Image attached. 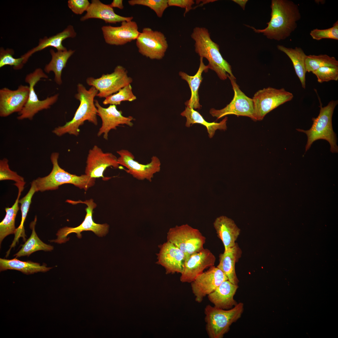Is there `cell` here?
I'll list each match as a JSON object with an SVG mask.
<instances>
[{
  "label": "cell",
  "instance_id": "1",
  "mask_svg": "<svg viewBox=\"0 0 338 338\" xmlns=\"http://www.w3.org/2000/svg\"><path fill=\"white\" fill-rule=\"evenodd\" d=\"M271 18L264 29H257L245 25L256 33H262L267 38L277 41L284 40L290 35L297 27L301 18L297 4L289 0H272Z\"/></svg>",
  "mask_w": 338,
  "mask_h": 338
},
{
  "label": "cell",
  "instance_id": "2",
  "mask_svg": "<svg viewBox=\"0 0 338 338\" xmlns=\"http://www.w3.org/2000/svg\"><path fill=\"white\" fill-rule=\"evenodd\" d=\"M77 91L75 97L79 101V105L70 121L52 131V133L58 136L66 134L77 136L80 132V126L86 120L95 125H98L97 110L94 104V98L98 93V90L93 86L87 90L82 84L79 83L77 85Z\"/></svg>",
  "mask_w": 338,
  "mask_h": 338
},
{
  "label": "cell",
  "instance_id": "3",
  "mask_svg": "<svg viewBox=\"0 0 338 338\" xmlns=\"http://www.w3.org/2000/svg\"><path fill=\"white\" fill-rule=\"evenodd\" d=\"M194 42L195 52L208 62L209 69L214 71L221 80L227 79V75L234 76L231 66L222 56L219 45L211 38L208 29L204 27H196L191 35Z\"/></svg>",
  "mask_w": 338,
  "mask_h": 338
},
{
  "label": "cell",
  "instance_id": "4",
  "mask_svg": "<svg viewBox=\"0 0 338 338\" xmlns=\"http://www.w3.org/2000/svg\"><path fill=\"white\" fill-rule=\"evenodd\" d=\"M59 153L54 152L50 156V160L53 168L47 176L38 177L33 180L37 192L54 190L64 184H71L86 191L94 185L95 178L84 174L77 176L71 174L61 168L59 166L58 160Z\"/></svg>",
  "mask_w": 338,
  "mask_h": 338
},
{
  "label": "cell",
  "instance_id": "5",
  "mask_svg": "<svg viewBox=\"0 0 338 338\" xmlns=\"http://www.w3.org/2000/svg\"><path fill=\"white\" fill-rule=\"evenodd\" d=\"M337 100H331L325 106L320 105L319 115L316 118H313V124L308 130L297 129V130L305 133L307 141L305 146V151L310 147L313 143L319 139L327 141L330 146V150L332 153H337V138L333 131L332 126V116L334 109L338 104Z\"/></svg>",
  "mask_w": 338,
  "mask_h": 338
},
{
  "label": "cell",
  "instance_id": "6",
  "mask_svg": "<svg viewBox=\"0 0 338 338\" xmlns=\"http://www.w3.org/2000/svg\"><path fill=\"white\" fill-rule=\"evenodd\" d=\"M244 304L239 302L232 308L224 310L208 305L205 307L206 330L210 338H222L232 324L241 316Z\"/></svg>",
  "mask_w": 338,
  "mask_h": 338
},
{
  "label": "cell",
  "instance_id": "7",
  "mask_svg": "<svg viewBox=\"0 0 338 338\" xmlns=\"http://www.w3.org/2000/svg\"><path fill=\"white\" fill-rule=\"evenodd\" d=\"M48 76L40 68L36 69L33 71L27 74L25 82L28 84L29 93L27 102L22 111L18 113L17 119L19 120L24 119L32 120L39 112L47 110L57 101L59 95L48 97L40 100L35 92L34 87L42 78L47 79Z\"/></svg>",
  "mask_w": 338,
  "mask_h": 338
},
{
  "label": "cell",
  "instance_id": "8",
  "mask_svg": "<svg viewBox=\"0 0 338 338\" xmlns=\"http://www.w3.org/2000/svg\"><path fill=\"white\" fill-rule=\"evenodd\" d=\"M206 239L198 229L188 224L171 228L167 233V241L181 250L185 254L186 258L203 249Z\"/></svg>",
  "mask_w": 338,
  "mask_h": 338
},
{
  "label": "cell",
  "instance_id": "9",
  "mask_svg": "<svg viewBox=\"0 0 338 338\" xmlns=\"http://www.w3.org/2000/svg\"><path fill=\"white\" fill-rule=\"evenodd\" d=\"M293 94L284 88L268 87L260 90L253 98L254 113L256 121L262 120L270 111L279 105L292 100Z\"/></svg>",
  "mask_w": 338,
  "mask_h": 338
},
{
  "label": "cell",
  "instance_id": "10",
  "mask_svg": "<svg viewBox=\"0 0 338 338\" xmlns=\"http://www.w3.org/2000/svg\"><path fill=\"white\" fill-rule=\"evenodd\" d=\"M66 202L73 205L79 203L86 205L87 207L85 209L86 213L85 218L83 222L77 227H65L60 229L56 234L57 238L52 241L59 243H64L67 241V237L68 235L72 233H76L77 237L80 238L82 237L81 233L84 231H92L99 237L105 236L107 233L109 229L108 224L106 223H97L93 220V210L96 207L97 205L94 202L93 199H91L84 201L80 200L75 201L67 200Z\"/></svg>",
  "mask_w": 338,
  "mask_h": 338
},
{
  "label": "cell",
  "instance_id": "11",
  "mask_svg": "<svg viewBox=\"0 0 338 338\" xmlns=\"http://www.w3.org/2000/svg\"><path fill=\"white\" fill-rule=\"evenodd\" d=\"M227 76L230 81L234 91L233 98L229 104L222 109H211L209 111L210 114L216 117L217 119L228 115H233L248 117L256 121L254 115L252 99L247 96L240 90L234 76L228 74Z\"/></svg>",
  "mask_w": 338,
  "mask_h": 338
},
{
  "label": "cell",
  "instance_id": "12",
  "mask_svg": "<svg viewBox=\"0 0 338 338\" xmlns=\"http://www.w3.org/2000/svg\"><path fill=\"white\" fill-rule=\"evenodd\" d=\"M128 75L125 69L118 65L111 74H103L98 78L89 77L86 80L88 85L94 87L98 91L96 96L106 98L112 95L132 82Z\"/></svg>",
  "mask_w": 338,
  "mask_h": 338
},
{
  "label": "cell",
  "instance_id": "13",
  "mask_svg": "<svg viewBox=\"0 0 338 338\" xmlns=\"http://www.w3.org/2000/svg\"><path fill=\"white\" fill-rule=\"evenodd\" d=\"M136 40L139 53L151 59H162L168 47L163 33L148 27L143 29Z\"/></svg>",
  "mask_w": 338,
  "mask_h": 338
},
{
  "label": "cell",
  "instance_id": "14",
  "mask_svg": "<svg viewBox=\"0 0 338 338\" xmlns=\"http://www.w3.org/2000/svg\"><path fill=\"white\" fill-rule=\"evenodd\" d=\"M117 153L120 156L117 160L119 164L125 167L126 172L139 180L151 182L154 175L160 171V161L156 156H152L150 163L143 164L135 160L133 155L127 150L121 149Z\"/></svg>",
  "mask_w": 338,
  "mask_h": 338
},
{
  "label": "cell",
  "instance_id": "15",
  "mask_svg": "<svg viewBox=\"0 0 338 338\" xmlns=\"http://www.w3.org/2000/svg\"><path fill=\"white\" fill-rule=\"evenodd\" d=\"M228 280L224 273L214 266L198 275L191 283L196 301L201 303L204 297L213 292L224 281Z\"/></svg>",
  "mask_w": 338,
  "mask_h": 338
},
{
  "label": "cell",
  "instance_id": "16",
  "mask_svg": "<svg viewBox=\"0 0 338 338\" xmlns=\"http://www.w3.org/2000/svg\"><path fill=\"white\" fill-rule=\"evenodd\" d=\"M118 158L110 152H104L97 145L89 150L86 160L85 174L94 178L102 177L103 180L109 179L105 177L103 173L108 167L120 168Z\"/></svg>",
  "mask_w": 338,
  "mask_h": 338
},
{
  "label": "cell",
  "instance_id": "17",
  "mask_svg": "<svg viewBox=\"0 0 338 338\" xmlns=\"http://www.w3.org/2000/svg\"><path fill=\"white\" fill-rule=\"evenodd\" d=\"M214 255L208 249L204 248L187 258L184 263L180 280L182 283H191L206 269L214 266Z\"/></svg>",
  "mask_w": 338,
  "mask_h": 338
},
{
  "label": "cell",
  "instance_id": "18",
  "mask_svg": "<svg viewBox=\"0 0 338 338\" xmlns=\"http://www.w3.org/2000/svg\"><path fill=\"white\" fill-rule=\"evenodd\" d=\"M29 87L20 85L16 90L4 87L0 90V116L7 117L21 112L28 98Z\"/></svg>",
  "mask_w": 338,
  "mask_h": 338
},
{
  "label": "cell",
  "instance_id": "19",
  "mask_svg": "<svg viewBox=\"0 0 338 338\" xmlns=\"http://www.w3.org/2000/svg\"><path fill=\"white\" fill-rule=\"evenodd\" d=\"M95 102L97 115L100 117L102 122L97 134L98 136L103 134L104 138L107 140L110 131L112 129L116 130V127L120 125L133 126V124L132 121L134 120L133 117L123 116L122 112L118 110L115 105H110L108 107L105 108L101 106L97 100H95Z\"/></svg>",
  "mask_w": 338,
  "mask_h": 338
},
{
  "label": "cell",
  "instance_id": "20",
  "mask_svg": "<svg viewBox=\"0 0 338 338\" xmlns=\"http://www.w3.org/2000/svg\"><path fill=\"white\" fill-rule=\"evenodd\" d=\"M101 30L105 42L111 45L126 44L136 40L140 33L137 23L133 20L123 21L119 26H104Z\"/></svg>",
  "mask_w": 338,
  "mask_h": 338
},
{
  "label": "cell",
  "instance_id": "21",
  "mask_svg": "<svg viewBox=\"0 0 338 338\" xmlns=\"http://www.w3.org/2000/svg\"><path fill=\"white\" fill-rule=\"evenodd\" d=\"M157 264L163 267L166 274L181 273L186 259L185 253L172 243L167 241L159 246Z\"/></svg>",
  "mask_w": 338,
  "mask_h": 338
},
{
  "label": "cell",
  "instance_id": "22",
  "mask_svg": "<svg viewBox=\"0 0 338 338\" xmlns=\"http://www.w3.org/2000/svg\"><path fill=\"white\" fill-rule=\"evenodd\" d=\"M133 17H124L116 13L110 4H106L99 0H92L84 15L80 18L83 21L90 18L103 20L106 23L116 24L117 23L132 20Z\"/></svg>",
  "mask_w": 338,
  "mask_h": 338
},
{
  "label": "cell",
  "instance_id": "23",
  "mask_svg": "<svg viewBox=\"0 0 338 338\" xmlns=\"http://www.w3.org/2000/svg\"><path fill=\"white\" fill-rule=\"evenodd\" d=\"M238 288V285L226 280L207 295L208 299L215 307L224 310L231 309L238 304L234 296Z\"/></svg>",
  "mask_w": 338,
  "mask_h": 338
},
{
  "label": "cell",
  "instance_id": "24",
  "mask_svg": "<svg viewBox=\"0 0 338 338\" xmlns=\"http://www.w3.org/2000/svg\"><path fill=\"white\" fill-rule=\"evenodd\" d=\"M213 225L218 236L223 242L225 250L235 245L240 230L232 219L221 216L216 218Z\"/></svg>",
  "mask_w": 338,
  "mask_h": 338
},
{
  "label": "cell",
  "instance_id": "25",
  "mask_svg": "<svg viewBox=\"0 0 338 338\" xmlns=\"http://www.w3.org/2000/svg\"><path fill=\"white\" fill-rule=\"evenodd\" d=\"M76 35L73 27L69 25L62 32L55 35L49 38L46 36L39 40L38 45L29 50L21 56L23 59V63L25 64L30 57L34 53L42 50L48 47H53L57 51H64L67 49L62 44L63 41L69 38H74Z\"/></svg>",
  "mask_w": 338,
  "mask_h": 338
},
{
  "label": "cell",
  "instance_id": "26",
  "mask_svg": "<svg viewBox=\"0 0 338 338\" xmlns=\"http://www.w3.org/2000/svg\"><path fill=\"white\" fill-rule=\"evenodd\" d=\"M241 250L237 243L219 255V263L217 266L227 276L228 280L235 284L239 282L237 277L235 265L241 256Z\"/></svg>",
  "mask_w": 338,
  "mask_h": 338
},
{
  "label": "cell",
  "instance_id": "27",
  "mask_svg": "<svg viewBox=\"0 0 338 338\" xmlns=\"http://www.w3.org/2000/svg\"><path fill=\"white\" fill-rule=\"evenodd\" d=\"M203 59V58L200 57L199 67L194 75L190 76L182 71H180L179 74L182 78L188 83L191 92L190 98L185 103V105L194 109L199 110L202 107L199 102L198 90L203 79L202 74L203 71L207 72L209 69L207 65L204 64Z\"/></svg>",
  "mask_w": 338,
  "mask_h": 338
},
{
  "label": "cell",
  "instance_id": "28",
  "mask_svg": "<svg viewBox=\"0 0 338 338\" xmlns=\"http://www.w3.org/2000/svg\"><path fill=\"white\" fill-rule=\"evenodd\" d=\"M181 115L186 118L185 125L190 127L194 124H199L202 125L207 128L208 135L210 138L214 136L215 131L218 130H225L227 129V117H225L220 122H209L207 121L202 115L193 108L187 106Z\"/></svg>",
  "mask_w": 338,
  "mask_h": 338
},
{
  "label": "cell",
  "instance_id": "29",
  "mask_svg": "<svg viewBox=\"0 0 338 338\" xmlns=\"http://www.w3.org/2000/svg\"><path fill=\"white\" fill-rule=\"evenodd\" d=\"M25 183H15L14 184L18 189L17 197L15 201L10 207H6V215L0 223V243L1 244L4 238L11 234H15L16 230L15 220L18 212L19 210V200L22 191L23 190Z\"/></svg>",
  "mask_w": 338,
  "mask_h": 338
},
{
  "label": "cell",
  "instance_id": "30",
  "mask_svg": "<svg viewBox=\"0 0 338 338\" xmlns=\"http://www.w3.org/2000/svg\"><path fill=\"white\" fill-rule=\"evenodd\" d=\"M49 52L51 59L49 62L45 65L44 71L48 74L53 72L54 74L55 82L60 85L62 83L61 75L63 69L66 67L68 60L75 51L70 49L55 52L53 49H51Z\"/></svg>",
  "mask_w": 338,
  "mask_h": 338
},
{
  "label": "cell",
  "instance_id": "31",
  "mask_svg": "<svg viewBox=\"0 0 338 338\" xmlns=\"http://www.w3.org/2000/svg\"><path fill=\"white\" fill-rule=\"evenodd\" d=\"M278 49L285 54L292 61L295 73L301 82L302 87L305 88V74L307 72L305 60L307 55L300 47L294 48L286 47L278 45Z\"/></svg>",
  "mask_w": 338,
  "mask_h": 338
},
{
  "label": "cell",
  "instance_id": "32",
  "mask_svg": "<svg viewBox=\"0 0 338 338\" xmlns=\"http://www.w3.org/2000/svg\"><path fill=\"white\" fill-rule=\"evenodd\" d=\"M52 269L46 265L31 261H23L14 258L12 259H0V271L7 269H13L20 271L27 274H33L38 272H46Z\"/></svg>",
  "mask_w": 338,
  "mask_h": 338
},
{
  "label": "cell",
  "instance_id": "33",
  "mask_svg": "<svg viewBox=\"0 0 338 338\" xmlns=\"http://www.w3.org/2000/svg\"><path fill=\"white\" fill-rule=\"evenodd\" d=\"M37 221V217L30 225L32 232L30 237L22 245L21 248L14 256L16 258L23 256H29L31 254L39 250L50 251L53 249V246L44 243L38 237L35 230V226Z\"/></svg>",
  "mask_w": 338,
  "mask_h": 338
},
{
  "label": "cell",
  "instance_id": "34",
  "mask_svg": "<svg viewBox=\"0 0 338 338\" xmlns=\"http://www.w3.org/2000/svg\"><path fill=\"white\" fill-rule=\"evenodd\" d=\"M37 192L35 183L33 180L31 183V187L28 192L25 196L19 200V203L21 204V220L20 225L16 229L14 240L8 251L9 252H10L12 248L15 246L16 243H18L20 238H22L24 241H25L26 240L24 224L31 203L32 197Z\"/></svg>",
  "mask_w": 338,
  "mask_h": 338
},
{
  "label": "cell",
  "instance_id": "35",
  "mask_svg": "<svg viewBox=\"0 0 338 338\" xmlns=\"http://www.w3.org/2000/svg\"><path fill=\"white\" fill-rule=\"evenodd\" d=\"M307 72H313L323 66L338 67V61L334 57L324 54L307 55L305 60Z\"/></svg>",
  "mask_w": 338,
  "mask_h": 338
},
{
  "label": "cell",
  "instance_id": "36",
  "mask_svg": "<svg viewBox=\"0 0 338 338\" xmlns=\"http://www.w3.org/2000/svg\"><path fill=\"white\" fill-rule=\"evenodd\" d=\"M116 94L110 95L105 98L103 103L104 105H120L122 101H132L136 99V96L132 91L130 84L120 90Z\"/></svg>",
  "mask_w": 338,
  "mask_h": 338
},
{
  "label": "cell",
  "instance_id": "37",
  "mask_svg": "<svg viewBox=\"0 0 338 338\" xmlns=\"http://www.w3.org/2000/svg\"><path fill=\"white\" fill-rule=\"evenodd\" d=\"M14 53L13 49L8 48L5 49L3 47L0 49V68L5 65L13 66V68L16 70L21 69L24 64L23 59L21 57L16 58L13 55Z\"/></svg>",
  "mask_w": 338,
  "mask_h": 338
},
{
  "label": "cell",
  "instance_id": "38",
  "mask_svg": "<svg viewBox=\"0 0 338 338\" xmlns=\"http://www.w3.org/2000/svg\"><path fill=\"white\" fill-rule=\"evenodd\" d=\"M128 3L131 6L141 5L147 7L160 18L162 17L164 11L169 7L168 0H130Z\"/></svg>",
  "mask_w": 338,
  "mask_h": 338
},
{
  "label": "cell",
  "instance_id": "39",
  "mask_svg": "<svg viewBox=\"0 0 338 338\" xmlns=\"http://www.w3.org/2000/svg\"><path fill=\"white\" fill-rule=\"evenodd\" d=\"M8 162L6 158L0 160V180H11L16 183H25L23 177L10 169Z\"/></svg>",
  "mask_w": 338,
  "mask_h": 338
},
{
  "label": "cell",
  "instance_id": "40",
  "mask_svg": "<svg viewBox=\"0 0 338 338\" xmlns=\"http://www.w3.org/2000/svg\"><path fill=\"white\" fill-rule=\"evenodd\" d=\"M312 73L316 75L320 83L338 80V67L323 66Z\"/></svg>",
  "mask_w": 338,
  "mask_h": 338
},
{
  "label": "cell",
  "instance_id": "41",
  "mask_svg": "<svg viewBox=\"0 0 338 338\" xmlns=\"http://www.w3.org/2000/svg\"><path fill=\"white\" fill-rule=\"evenodd\" d=\"M310 35L314 39L319 40L323 39L338 40V21L331 28L326 29L315 28L312 30Z\"/></svg>",
  "mask_w": 338,
  "mask_h": 338
},
{
  "label": "cell",
  "instance_id": "42",
  "mask_svg": "<svg viewBox=\"0 0 338 338\" xmlns=\"http://www.w3.org/2000/svg\"><path fill=\"white\" fill-rule=\"evenodd\" d=\"M90 4L88 0H69L68 1V7L76 14L80 15L86 11Z\"/></svg>",
  "mask_w": 338,
  "mask_h": 338
},
{
  "label": "cell",
  "instance_id": "43",
  "mask_svg": "<svg viewBox=\"0 0 338 338\" xmlns=\"http://www.w3.org/2000/svg\"><path fill=\"white\" fill-rule=\"evenodd\" d=\"M169 6H176L185 9L184 16L190 10L193 9L192 5L195 2L193 0H168Z\"/></svg>",
  "mask_w": 338,
  "mask_h": 338
},
{
  "label": "cell",
  "instance_id": "44",
  "mask_svg": "<svg viewBox=\"0 0 338 338\" xmlns=\"http://www.w3.org/2000/svg\"><path fill=\"white\" fill-rule=\"evenodd\" d=\"M110 5L113 8H116L120 9H122L124 8L122 0H114Z\"/></svg>",
  "mask_w": 338,
  "mask_h": 338
},
{
  "label": "cell",
  "instance_id": "45",
  "mask_svg": "<svg viewBox=\"0 0 338 338\" xmlns=\"http://www.w3.org/2000/svg\"><path fill=\"white\" fill-rule=\"evenodd\" d=\"M233 2L238 4L244 10L245 5L248 1L247 0H233Z\"/></svg>",
  "mask_w": 338,
  "mask_h": 338
}]
</instances>
